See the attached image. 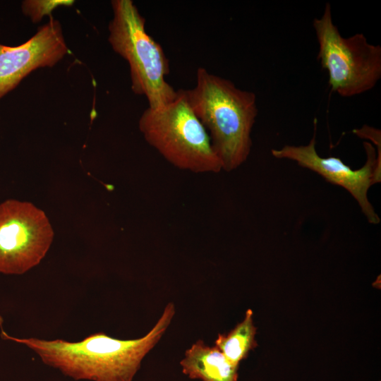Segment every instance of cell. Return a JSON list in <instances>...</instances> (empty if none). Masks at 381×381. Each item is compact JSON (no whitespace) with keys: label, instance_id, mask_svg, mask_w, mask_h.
Returning a JSON list of instances; mask_svg holds the SVG:
<instances>
[{"label":"cell","instance_id":"cell-11","mask_svg":"<svg viewBox=\"0 0 381 381\" xmlns=\"http://www.w3.org/2000/svg\"><path fill=\"white\" fill-rule=\"evenodd\" d=\"M73 2L70 0L24 1L22 4V11L32 22L37 23L44 16L50 15L52 11L58 6H68Z\"/></svg>","mask_w":381,"mask_h":381},{"label":"cell","instance_id":"cell-13","mask_svg":"<svg viewBox=\"0 0 381 381\" xmlns=\"http://www.w3.org/2000/svg\"><path fill=\"white\" fill-rule=\"evenodd\" d=\"M4 322L3 318L0 315V327H1L2 323Z\"/></svg>","mask_w":381,"mask_h":381},{"label":"cell","instance_id":"cell-7","mask_svg":"<svg viewBox=\"0 0 381 381\" xmlns=\"http://www.w3.org/2000/svg\"><path fill=\"white\" fill-rule=\"evenodd\" d=\"M314 134L306 145H286L272 149V156L297 162L301 167L316 172L327 181L346 190L356 200L370 224H377L380 219L368 198L370 187L381 180V147L376 148L370 142H364L366 153L365 164L354 170L337 157H322L315 148L317 121H314Z\"/></svg>","mask_w":381,"mask_h":381},{"label":"cell","instance_id":"cell-12","mask_svg":"<svg viewBox=\"0 0 381 381\" xmlns=\"http://www.w3.org/2000/svg\"><path fill=\"white\" fill-rule=\"evenodd\" d=\"M353 133L358 137L370 140L376 147L381 146L380 131L368 126L353 130Z\"/></svg>","mask_w":381,"mask_h":381},{"label":"cell","instance_id":"cell-1","mask_svg":"<svg viewBox=\"0 0 381 381\" xmlns=\"http://www.w3.org/2000/svg\"><path fill=\"white\" fill-rule=\"evenodd\" d=\"M174 315V304L169 303L153 327L145 336L134 339H119L102 332L75 342L16 338L3 329L1 337L25 345L44 363L75 380L132 381L143 359L161 339Z\"/></svg>","mask_w":381,"mask_h":381},{"label":"cell","instance_id":"cell-4","mask_svg":"<svg viewBox=\"0 0 381 381\" xmlns=\"http://www.w3.org/2000/svg\"><path fill=\"white\" fill-rule=\"evenodd\" d=\"M138 128L145 141L174 167L196 174L222 170L210 136L183 89L167 106L144 110Z\"/></svg>","mask_w":381,"mask_h":381},{"label":"cell","instance_id":"cell-9","mask_svg":"<svg viewBox=\"0 0 381 381\" xmlns=\"http://www.w3.org/2000/svg\"><path fill=\"white\" fill-rule=\"evenodd\" d=\"M180 365L183 374L201 381H238V367L216 347L199 339L185 351Z\"/></svg>","mask_w":381,"mask_h":381},{"label":"cell","instance_id":"cell-6","mask_svg":"<svg viewBox=\"0 0 381 381\" xmlns=\"http://www.w3.org/2000/svg\"><path fill=\"white\" fill-rule=\"evenodd\" d=\"M54 237L44 212L28 202L0 204V273L22 274L37 265Z\"/></svg>","mask_w":381,"mask_h":381},{"label":"cell","instance_id":"cell-10","mask_svg":"<svg viewBox=\"0 0 381 381\" xmlns=\"http://www.w3.org/2000/svg\"><path fill=\"white\" fill-rule=\"evenodd\" d=\"M251 309L246 312L244 319L227 334H218L215 346L234 365L238 367L250 351L258 346L257 328L253 324Z\"/></svg>","mask_w":381,"mask_h":381},{"label":"cell","instance_id":"cell-5","mask_svg":"<svg viewBox=\"0 0 381 381\" xmlns=\"http://www.w3.org/2000/svg\"><path fill=\"white\" fill-rule=\"evenodd\" d=\"M318 43L317 59L327 71L332 92L351 97L372 90L381 78V47L363 33L341 35L327 3L322 15L313 20Z\"/></svg>","mask_w":381,"mask_h":381},{"label":"cell","instance_id":"cell-8","mask_svg":"<svg viewBox=\"0 0 381 381\" xmlns=\"http://www.w3.org/2000/svg\"><path fill=\"white\" fill-rule=\"evenodd\" d=\"M68 52L61 23L52 16L24 43L0 44V99L31 72L55 66Z\"/></svg>","mask_w":381,"mask_h":381},{"label":"cell","instance_id":"cell-2","mask_svg":"<svg viewBox=\"0 0 381 381\" xmlns=\"http://www.w3.org/2000/svg\"><path fill=\"white\" fill-rule=\"evenodd\" d=\"M183 92L206 129L222 170L239 167L251 150V131L258 113L255 94L202 67L197 70L195 85Z\"/></svg>","mask_w":381,"mask_h":381},{"label":"cell","instance_id":"cell-3","mask_svg":"<svg viewBox=\"0 0 381 381\" xmlns=\"http://www.w3.org/2000/svg\"><path fill=\"white\" fill-rule=\"evenodd\" d=\"M111 5L108 41L129 65L132 91L145 96L149 108L167 106L177 97L178 90L165 79L170 68L163 48L147 32L146 20L133 1L113 0Z\"/></svg>","mask_w":381,"mask_h":381}]
</instances>
